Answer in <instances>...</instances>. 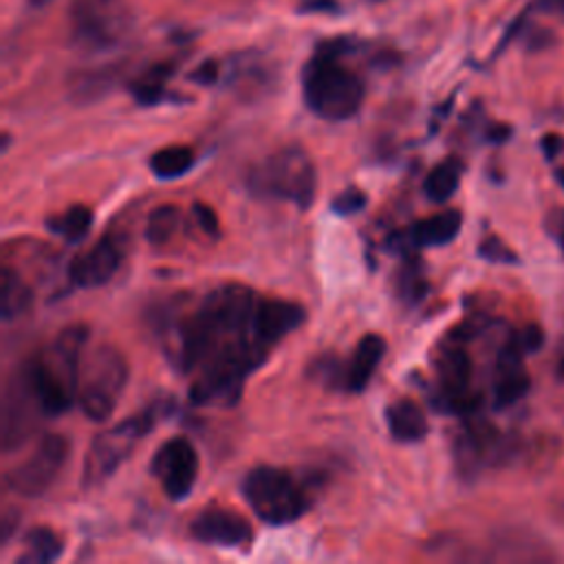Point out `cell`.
I'll return each instance as SVG.
<instances>
[{
  "label": "cell",
  "instance_id": "obj_19",
  "mask_svg": "<svg viewBox=\"0 0 564 564\" xmlns=\"http://www.w3.org/2000/svg\"><path fill=\"white\" fill-rule=\"evenodd\" d=\"M194 150L189 145H165L156 152H152L148 165L152 170L154 176L159 178H178L183 174H187L194 167Z\"/></svg>",
  "mask_w": 564,
  "mask_h": 564
},
{
  "label": "cell",
  "instance_id": "obj_4",
  "mask_svg": "<svg viewBox=\"0 0 564 564\" xmlns=\"http://www.w3.org/2000/svg\"><path fill=\"white\" fill-rule=\"evenodd\" d=\"M315 187V165L311 156L297 145L275 150L249 176V189L256 196L289 200L300 209L311 207Z\"/></svg>",
  "mask_w": 564,
  "mask_h": 564
},
{
  "label": "cell",
  "instance_id": "obj_16",
  "mask_svg": "<svg viewBox=\"0 0 564 564\" xmlns=\"http://www.w3.org/2000/svg\"><path fill=\"white\" fill-rule=\"evenodd\" d=\"M388 430L397 441L416 443L427 434V419L414 399H397L386 408Z\"/></svg>",
  "mask_w": 564,
  "mask_h": 564
},
{
  "label": "cell",
  "instance_id": "obj_11",
  "mask_svg": "<svg viewBox=\"0 0 564 564\" xmlns=\"http://www.w3.org/2000/svg\"><path fill=\"white\" fill-rule=\"evenodd\" d=\"M192 535L203 544L238 546L251 538V527L242 513L227 507H205L189 524Z\"/></svg>",
  "mask_w": 564,
  "mask_h": 564
},
{
  "label": "cell",
  "instance_id": "obj_2",
  "mask_svg": "<svg viewBox=\"0 0 564 564\" xmlns=\"http://www.w3.org/2000/svg\"><path fill=\"white\" fill-rule=\"evenodd\" d=\"M364 93L361 77L339 62L335 48L317 51L302 70L304 104L326 121H344L357 115Z\"/></svg>",
  "mask_w": 564,
  "mask_h": 564
},
{
  "label": "cell",
  "instance_id": "obj_5",
  "mask_svg": "<svg viewBox=\"0 0 564 564\" xmlns=\"http://www.w3.org/2000/svg\"><path fill=\"white\" fill-rule=\"evenodd\" d=\"M128 383V361L123 352L110 344H99L82 364L77 401L82 412L104 423L117 410V403Z\"/></svg>",
  "mask_w": 564,
  "mask_h": 564
},
{
  "label": "cell",
  "instance_id": "obj_24",
  "mask_svg": "<svg viewBox=\"0 0 564 564\" xmlns=\"http://www.w3.org/2000/svg\"><path fill=\"white\" fill-rule=\"evenodd\" d=\"M478 253H480L485 260H489V262H500V264H513V262H518L516 251H513L511 247H507V245H505L500 238H496V236L485 238V240L480 242Z\"/></svg>",
  "mask_w": 564,
  "mask_h": 564
},
{
  "label": "cell",
  "instance_id": "obj_6",
  "mask_svg": "<svg viewBox=\"0 0 564 564\" xmlns=\"http://www.w3.org/2000/svg\"><path fill=\"white\" fill-rule=\"evenodd\" d=\"M156 405H152L143 412H137L112 427H106L104 432H99L93 438V443L84 456V465H82V487L84 489L99 487L132 454L139 438H143L154 427L156 414H161V408H156Z\"/></svg>",
  "mask_w": 564,
  "mask_h": 564
},
{
  "label": "cell",
  "instance_id": "obj_13",
  "mask_svg": "<svg viewBox=\"0 0 564 564\" xmlns=\"http://www.w3.org/2000/svg\"><path fill=\"white\" fill-rule=\"evenodd\" d=\"M522 348L516 337L509 339L496 359V379H494V401L498 408L513 405L529 392V375L522 364Z\"/></svg>",
  "mask_w": 564,
  "mask_h": 564
},
{
  "label": "cell",
  "instance_id": "obj_7",
  "mask_svg": "<svg viewBox=\"0 0 564 564\" xmlns=\"http://www.w3.org/2000/svg\"><path fill=\"white\" fill-rule=\"evenodd\" d=\"M134 15L126 0H77L70 11L73 42L86 51L121 44L132 31Z\"/></svg>",
  "mask_w": 564,
  "mask_h": 564
},
{
  "label": "cell",
  "instance_id": "obj_14",
  "mask_svg": "<svg viewBox=\"0 0 564 564\" xmlns=\"http://www.w3.org/2000/svg\"><path fill=\"white\" fill-rule=\"evenodd\" d=\"M463 225V214L458 209H445L434 216H427L423 220H416L410 225L403 234L394 238V245L399 249L405 247H441L452 242Z\"/></svg>",
  "mask_w": 564,
  "mask_h": 564
},
{
  "label": "cell",
  "instance_id": "obj_12",
  "mask_svg": "<svg viewBox=\"0 0 564 564\" xmlns=\"http://www.w3.org/2000/svg\"><path fill=\"white\" fill-rule=\"evenodd\" d=\"M121 262V247L112 236L99 238L90 249L79 253L70 262V280L77 286H101L106 284Z\"/></svg>",
  "mask_w": 564,
  "mask_h": 564
},
{
  "label": "cell",
  "instance_id": "obj_25",
  "mask_svg": "<svg viewBox=\"0 0 564 564\" xmlns=\"http://www.w3.org/2000/svg\"><path fill=\"white\" fill-rule=\"evenodd\" d=\"M366 205V194L359 187H348L344 192H339L335 196V200L330 203L333 212L339 216H348V214H357L361 207Z\"/></svg>",
  "mask_w": 564,
  "mask_h": 564
},
{
  "label": "cell",
  "instance_id": "obj_26",
  "mask_svg": "<svg viewBox=\"0 0 564 564\" xmlns=\"http://www.w3.org/2000/svg\"><path fill=\"white\" fill-rule=\"evenodd\" d=\"M518 346L522 348V352H535L542 348L544 344V333L538 324H527L518 335H516Z\"/></svg>",
  "mask_w": 564,
  "mask_h": 564
},
{
  "label": "cell",
  "instance_id": "obj_17",
  "mask_svg": "<svg viewBox=\"0 0 564 564\" xmlns=\"http://www.w3.org/2000/svg\"><path fill=\"white\" fill-rule=\"evenodd\" d=\"M33 300L31 286L20 278V273L11 267H2L0 273V313L2 319H15L22 315Z\"/></svg>",
  "mask_w": 564,
  "mask_h": 564
},
{
  "label": "cell",
  "instance_id": "obj_23",
  "mask_svg": "<svg viewBox=\"0 0 564 564\" xmlns=\"http://www.w3.org/2000/svg\"><path fill=\"white\" fill-rule=\"evenodd\" d=\"M178 223H181V212L176 205H170V203L159 205L150 212L145 220V238L152 245H163L176 234Z\"/></svg>",
  "mask_w": 564,
  "mask_h": 564
},
{
  "label": "cell",
  "instance_id": "obj_27",
  "mask_svg": "<svg viewBox=\"0 0 564 564\" xmlns=\"http://www.w3.org/2000/svg\"><path fill=\"white\" fill-rule=\"evenodd\" d=\"M194 216H196L198 227H200L207 236H218V229H220L218 216H216V212H214L209 205L196 203V205H194Z\"/></svg>",
  "mask_w": 564,
  "mask_h": 564
},
{
  "label": "cell",
  "instance_id": "obj_21",
  "mask_svg": "<svg viewBox=\"0 0 564 564\" xmlns=\"http://www.w3.org/2000/svg\"><path fill=\"white\" fill-rule=\"evenodd\" d=\"M174 73L172 64H154L152 68H148L139 79H134L130 84V93L132 97L143 104V106H152L159 104L165 97V82L170 79V75Z\"/></svg>",
  "mask_w": 564,
  "mask_h": 564
},
{
  "label": "cell",
  "instance_id": "obj_3",
  "mask_svg": "<svg viewBox=\"0 0 564 564\" xmlns=\"http://www.w3.org/2000/svg\"><path fill=\"white\" fill-rule=\"evenodd\" d=\"M242 496L267 524H289L311 507V491L291 469L258 465L242 478Z\"/></svg>",
  "mask_w": 564,
  "mask_h": 564
},
{
  "label": "cell",
  "instance_id": "obj_34",
  "mask_svg": "<svg viewBox=\"0 0 564 564\" xmlns=\"http://www.w3.org/2000/svg\"><path fill=\"white\" fill-rule=\"evenodd\" d=\"M560 249H562V258H564V231L560 234Z\"/></svg>",
  "mask_w": 564,
  "mask_h": 564
},
{
  "label": "cell",
  "instance_id": "obj_28",
  "mask_svg": "<svg viewBox=\"0 0 564 564\" xmlns=\"http://www.w3.org/2000/svg\"><path fill=\"white\" fill-rule=\"evenodd\" d=\"M189 77H192V82H196V84L209 86V84H214L216 77H218V64H216L214 59H205Z\"/></svg>",
  "mask_w": 564,
  "mask_h": 564
},
{
  "label": "cell",
  "instance_id": "obj_33",
  "mask_svg": "<svg viewBox=\"0 0 564 564\" xmlns=\"http://www.w3.org/2000/svg\"><path fill=\"white\" fill-rule=\"evenodd\" d=\"M557 375H560V379L564 381V357H562L560 364H557Z\"/></svg>",
  "mask_w": 564,
  "mask_h": 564
},
{
  "label": "cell",
  "instance_id": "obj_29",
  "mask_svg": "<svg viewBox=\"0 0 564 564\" xmlns=\"http://www.w3.org/2000/svg\"><path fill=\"white\" fill-rule=\"evenodd\" d=\"M540 148L544 152V156L549 161H553L555 156H560V152H564V137L551 132V134H544L542 141H540Z\"/></svg>",
  "mask_w": 564,
  "mask_h": 564
},
{
  "label": "cell",
  "instance_id": "obj_1",
  "mask_svg": "<svg viewBox=\"0 0 564 564\" xmlns=\"http://www.w3.org/2000/svg\"><path fill=\"white\" fill-rule=\"evenodd\" d=\"M86 339L88 328L84 324H70L57 333L46 350L24 359L48 416L66 412L77 399Z\"/></svg>",
  "mask_w": 564,
  "mask_h": 564
},
{
  "label": "cell",
  "instance_id": "obj_20",
  "mask_svg": "<svg viewBox=\"0 0 564 564\" xmlns=\"http://www.w3.org/2000/svg\"><path fill=\"white\" fill-rule=\"evenodd\" d=\"M460 174H463V163H460L458 159H454V156H449V159H445L443 163L434 165V167L427 172L425 181H423V192H425V196H427L432 203H443V200H447V198L456 192V187H458V183H460Z\"/></svg>",
  "mask_w": 564,
  "mask_h": 564
},
{
  "label": "cell",
  "instance_id": "obj_32",
  "mask_svg": "<svg viewBox=\"0 0 564 564\" xmlns=\"http://www.w3.org/2000/svg\"><path fill=\"white\" fill-rule=\"evenodd\" d=\"M48 2H53V0H29L31 7H44V4H48Z\"/></svg>",
  "mask_w": 564,
  "mask_h": 564
},
{
  "label": "cell",
  "instance_id": "obj_22",
  "mask_svg": "<svg viewBox=\"0 0 564 564\" xmlns=\"http://www.w3.org/2000/svg\"><path fill=\"white\" fill-rule=\"evenodd\" d=\"M93 225V212L86 205H70L64 214L46 220L53 234H59L68 242H79Z\"/></svg>",
  "mask_w": 564,
  "mask_h": 564
},
{
  "label": "cell",
  "instance_id": "obj_30",
  "mask_svg": "<svg viewBox=\"0 0 564 564\" xmlns=\"http://www.w3.org/2000/svg\"><path fill=\"white\" fill-rule=\"evenodd\" d=\"M18 520H20V516L15 513V509H7V511L2 513V522H0V533H2V542H7V540H9V535H11V531L15 529Z\"/></svg>",
  "mask_w": 564,
  "mask_h": 564
},
{
  "label": "cell",
  "instance_id": "obj_31",
  "mask_svg": "<svg viewBox=\"0 0 564 564\" xmlns=\"http://www.w3.org/2000/svg\"><path fill=\"white\" fill-rule=\"evenodd\" d=\"M555 181H557V183L564 187V165L555 170Z\"/></svg>",
  "mask_w": 564,
  "mask_h": 564
},
{
  "label": "cell",
  "instance_id": "obj_15",
  "mask_svg": "<svg viewBox=\"0 0 564 564\" xmlns=\"http://www.w3.org/2000/svg\"><path fill=\"white\" fill-rule=\"evenodd\" d=\"M383 352H386V339L381 335L377 333L364 335L357 341L352 357L346 364H341V390L361 392L372 379L379 361L383 359Z\"/></svg>",
  "mask_w": 564,
  "mask_h": 564
},
{
  "label": "cell",
  "instance_id": "obj_10",
  "mask_svg": "<svg viewBox=\"0 0 564 564\" xmlns=\"http://www.w3.org/2000/svg\"><path fill=\"white\" fill-rule=\"evenodd\" d=\"M150 471L156 476L170 500L187 498L198 478V456L194 445L185 436L167 438L154 452Z\"/></svg>",
  "mask_w": 564,
  "mask_h": 564
},
{
  "label": "cell",
  "instance_id": "obj_9",
  "mask_svg": "<svg viewBox=\"0 0 564 564\" xmlns=\"http://www.w3.org/2000/svg\"><path fill=\"white\" fill-rule=\"evenodd\" d=\"M66 458L68 438L64 434H46L26 460L7 471L4 485L22 498H37L55 482Z\"/></svg>",
  "mask_w": 564,
  "mask_h": 564
},
{
  "label": "cell",
  "instance_id": "obj_18",
  "mask_svg": "<svg viewBox=\"0 0 564 564\" xmlns=\"http://www.w3.org/2000/svg\"><path fill=\"white\" fill-rule=\"evenodd\" d=\"M22 542H24V553L18 557L20 564H24V562H33V564L53 562L64 551L62 538L53 529H48V527H33V529H29Z\"/></svg>",
  "mask_w": 564,
  "mask_h": 564
},
{
  "label": "cell",
  "instance_id": "obj_8",
  "mask_svg": "<svg viewBox=\"0 0 564 564\" xmlns=\"http://www.w3.org/2000/svg\"><path fill=\"white\" fill-rule=\"evenodd\" d=\"M48 416L42 399L37 394V388L31 379L26 361H22L9 377L2 394V408H0V441L2 449L11 452L26 443L40 421Z\"/></svg>",
  "mask_w": 564,
  "mask_h": 564
}]
</instances>
